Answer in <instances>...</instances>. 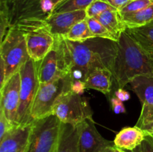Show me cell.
<instances>
[{
    "instance_id": "1",
    "label": "cell",
    "mask_w": 153,
    "mask_h": 152,
    "mask_svg": "<svg viewBox=\"0 0 153 152\" xmlns=\"http://www.w3.org/2000/svg\"><path fill=\"white\" fill-rule=\"evenodd\" d=\"M64 72L72 80L85 82L91 73L98 69L113 70L117 52V43L94 37L82 42L56 38Z\"/></svg>"
},
{
    "instance_id": "2",
    "label": "cell",
    "mask_w": 153,
    "mask_h": 152,
    "mask_svg": "<svg viewBox=\"0 0 153 152\" xmlns=\"http://www.w3.org/2000/svg\"><path fill=\"white\" fill-rule=\"evenodd\" d=\"M112 72L118 89H123L138 76H153V57L124 31L118 40Z\"/></svg>"
},
{
    "instance_id": "3",
    "label": "cell",
    "mask_w": 153,
    "mask_h": 152,
    "mask_svg": "<svg viewBox=\"0 0 153 152\" xmlns=\"http://www.w3.org/2000/svg\"><path fill=\"white\" fill-rule=\"evenodd\" d=\"M0 58L5 69V82L30 59L22 31L11 27L1 41Z\"/></svg>"
},
{
    "instance_id": "4",
    "label": "cell",
    "mask_w": 153,
    "mask_h": 152,
    "mask_svg": "<svg viewBox=\"0 0 153 152\" xmlns=\"http://www.w3.org/2000/svg\"><path fill=\"white\" fill-rule=\"evenodd\" d=\"M70 75L49 83H40L30 114L31 123L52 115V108L58 97L71 89Z\"/></svg>"
},
{
    "instance_id": "5",
    "label": "cell",
    "mask_w": 153,
    "mask_h": 152,
    "mask_svg": "<svg viewBox=\"0 0 153 152\" xmlns=\"http://www.w3.org/2000/svg\"><path fill=\"white\" fill-rule=\"evenodd\" d=\"M55 115L62 123L79 125L86 119H93V111L88 101L72 89L63 92L52 108Z\"/></svg>"
},
{
    "instance_id": "6",
    "label": "cell",
    "mask_w": 153,
    "mask_h": 152,
    "mask_svg": "<svg viewBox=\"0 0 153 152\" xmlns=\"http://www.w3.org/2000/svg\"><path fill=\"white\" fill-rule=\"evenodd\" d=\"M45 4L46 0H0V13L7 16L10 27L45 21Z\"/></svg>"
},
{
    "instance_id": "7",
    "label": "cell",
    "mask_w": 153,
    "mask_h": 152,
    "mask_svg": "<svg viewBox=\"0 0 153 152\" xmlns=\"http://www.w3.org/2000/svg\"><path fill=\"white\" fill-rule=\"evenodd\" d=\"M61 125V121L55 115L32 122L26 152H55Z\"/></svg>"
},
{
    "instance_id": "8",
    "label": "cell",
    "mask_w": 153,
    "mask_h": 152,
    "mask_svg": "<svg viewBox=\"0 0 153 152\" xmlns=\"http://www.w3.org/2000/svg\"><path fill=\"white\" fill-rule=\"evenodd\" d=\"M16 27L23 33L28 55L34 62L41 61L53 48L56 38L45 21L20 24Z\"/></svg>"
},
{
    "instance_id": "9",
    "label": "cell",
    "mask_w": 153,
    "mask_h": 152,
    "mask_svg": "<svg viewBox=\"0 0 153 152\" xmlns=\"http://www.w3.org/2000/svg\"><path fill=\"white\" fill-rule=\"evenodd\" d=\"M20 92L17 113L19 125H31L30 114L39 86L36 63L30 58L19 69Z\"/></svg>"
},
{
    "instance_id": "10",
    "label": "cell",
    "mask_w": 153,
    "mask_h": 152,
    "mask_svg": "<svg viewBox=\"0 0 153 152\" xmlns=\"http://www.w3.org/2000/svg\"><path fill=\"white\" fill-rule=\"evenodd\" d=\"M79 147V152H113L116 148L114 141L106 139L99 133L93 119L82 122Z\"/></svg>"
},
{
    "instance_id": "11",
    "label": "cell",
    "mask_w": 153,
    "mask_h": 152,
    "mask_svg": "<svg viewBox=\"0 0 153 152\" xmlns=\"http://www.w3.org/2000/svg\"><path fill=\"white\" fill-rule=\"evenodd\" d=\"M1 99L0 110L13 125L17 124V113L19 105L20 74L16 72L10 77L2 87L0 88Z\"/></svg>"
},
{
    "instance_id": "12",
    "label": "cell",
    "mask_w": 153,
    "mask_h": 152,
    "mask_svg": "<svg viewBox=\"0 0 153 152\" xmlns=\"http://www.w3.org/2000/svg\"><path fill=\"white\" fill-rule=\"evenodd\" d=\"M129 84L141 103V113L136 124L141 128L153 117V76H138Z\"/></svg>"
},
{
    "instance_id": "13",
    "label": "cell",
    "mask_w": 153,
    "mask_h": 152,
    "mask_svg": "<svg viewBox=\"0 0 153 152\" xmlns=\"http://www.w3.org/2000/svg\"><path fill=\"white\" fill-rule=\"evenodd\" d=\"M35 63L39 83H49L69 75L63 70L57 40L53 48L46 56Z\"/></svg>"
},
{
    "instance_id": "14",
    "label": "cell",
    "mask_w": 153,
    "mask_h": 152,
    "mask_svg": "<svg viewBox=\"0 0 153 152\" xmlns=\"http://www.w3.org/2000/svg\"><path fill=\"white\" fill-rule=\"evenodd\" d=\"M87 17L86 10H76L53 13L45 20V22L55 38H60L65 37L75 24Z\"/></svg>"
},
{
    "instance_id": "15",
    "label": "cell",
    "mask_w": 153,
    "mask_h": 152,
    "mask_svg": "<svg viewBox=\"0 0 153 152\" xmlns=\"http://www.w3.org/2000/svg\"><path fill=\"white\" fill-rule=\"evenodd\" d=\"M31 124L13 127L0 139V152H25L29 142Z\"/></svg>"
},
{
    "instance_id": "16",
    "label": "cell",
    "mask_w": 153,
    "mask_h": 152,
    "mask_svg": "<svg viewBox=\"0 0 153 152\" xmlns=\"http://www.w3.org/2000/svg\"><path fill=\"white\" fill-rule=\"evenodd\" d=\"M82 124L73 125L61 122L59 139L55 152H79Z\"/></svg>"
},
{
    "instance_id": "17",
    "label": "cell",
    "mask_w": 153,
    "mask_h": 152,
    "mask_svg": "<svg viewBox=\"0 0 153 152\" xmlns=\"http://www.w3.org/2000/svg\"><path fill=\"white\" fill-rule=\"evenodd\" d=\"M147 134L137 126L126 127L118 133L114 142L115 147L123 151H132L140 145Z\"/></svg>"
},
{
    "instance_id": "18",
    "label": "cell",
    "mask_w": 153,
    "mask_h": 152,
    "mask_svg": "<svg viewBox=\"0 0 153 152\" xmlns=\"http://www.w3.org/2000/svg\"><path fill=\"white\" fill-rule=\"evenodd\" d=\"M113 72L108 69H98L88 75L85 81L88 89L100 91L105 95L110 93L112 86Z\"/></svg>"
},
{
    "instance_id": "19",
    "label": "cell",
    "mask_w": 153,
    "mask_h": 152,
    "mask_svg": "<svg viewBox=\"0 0 153 152\" xmlns=\"http://www.w3.org/2000/svg\"><path fill=\"white\" fill-rule=\"evenodd\" d=\"M126 31L153 57V20L142 26L127 28Z\"/></svg>"
},
{
    "instance_id": "20",
    "label": "cell",
    "mask_w": 153,
    "mask_h": 152,
    "mask_svg": "<svg viewBox=\"0 0 153 152\" xmlns=\"http://www.w3.org/2000/svg\"><path fill=\"white\" fill-rule=\"evenodd\" d=\"M94 18L100 21L110 32L116 36L118 39L120 37L121 34L127 29L118 10H106Z\"/></svg>"
},
{
    "instance_id": "21",
    "label": "cell",
    "mask_w": 153,
    "mask_h": 152,
    "mask_svg": "<svg viewBox=\"0 0 153 152\" xmlns=\"http://www.w3.org/2000/svg\"><path fill=\"white\" fill-rule=\"evenodd\" d=\"M120 15L127 28L142 26L153 20V3L146 8L135 13Z\"/></svg>"
},
{
    "instance_id": "22",
    "label": "cell",
    "mask_w": 153,
    "mask_h": 152,
    "mask_svg": "<svg viewBox=\"0 0 153 152\" xmlns=\"http://www.w3.org/2000/svg\"><path fill=\"white\" fill-rule=\"evenodd\" d=\"M94 37L85 19L75 24L63 38L73 42H82Z\"/></svg>"
},
{
    "instance_id": "23",
    "label": "cell",
    "mask_w": 153,
    "mask_h": 152,
    "mask_svg": "<svg viewBox=\"0 0 153 152\" xmlns=\"http://www.w3.org/2000/svg\"><path fill=\"white\" fill-rule=\"evenodd\" d=\"M94 1V0H64L54 8L52 14L76 10H86Z\"/></svg>"
},
{
    "instance_id": "24",
    "label": "cell",
    "mask_w": 153,
    "mask_h": 152,
    "mask_svg": "<svg viewBox=\"0 0 153 152\" xmlns=\"http://www.w3.org/2000/svg\"><path fill=\"white\" fill-rule=\"evenodd\" d=\"M86 21L91 33L95 37L108 39L117 43L119 39L108 31L100 21L94 17H87Z\"/></svg>"
},
{
    "instance_id": "25",
    "label": "cell",
    "mask_w": 153,
    "mask_h": 152,
    "mask_svg": "<svg viewBox=\"0 0 153 152\" xmlns=\"http://www.w3.org/2000/svg\"><path fill=\"white\" fill-rule=\"evenodd\" d=\"M108 10H117V9L103 0H94L87 8V16L88 17H96L103 12Z\"/></svg>"
},
{
    "instance_id": "26",
    "label": "cell",
    "mask_w": 153,
    "mask_h": 152,
    "mask_svg": "<svg viewBox=\"0 0 153 152\" xmlns=\"http://www.w3.org/2000/svg\"><path fill=\"white\" fill-rule=\"evenodd\" d=\"M153 3V0H131L119 10L120 14L132 13L146 8Z\"/></svg>"
},
{
    "instance_id": "27",
    "label": "cell",
    "mask_w": 153,
    "mask_h": 152,
    "mask_svg": "<svg viewBox=\"0 0 153 152\" xmlns=\"http://www.w3.org/2000/svg\"><path fill=\"white\" fill-rule=\"evenodd\" d=\"M125 152H153V136L146 135L141 144L132 151H124Z\"/></svg>"
},
{
    "instance_id": "28",
    "label": "cell",
    "mask_w": 153,
    "mask_h": 152,
    "mask_svg": "<svg viewBox=\"0 0 153 152\" xmlns=\"http://www.w3.org/2000/svg\"><path fill=\"white\" fill-rule=\"evenodd\" d=\"M15 126L16 125H12L7 120L4 113L0 110V139H1Z\"/></svg>"
},
{
    "instance_id": "29",
    "label": "cell",
    "mask_w": 153,
    "mask_h": 152,
    "mask_svg": "<svg viewBox=\"0 0 153 152\" xmlns=\"http://www.w3.org/2000/svg\"><path fill=\"white\" fill-rule=\"evenodd\" d=\"M111 104L112 110H113V111L116 114L124 113L126 111L123 101H120L118 98H117L116 96L111 98Z\"/></svg>"
},
{
    "instance_id": "30",
    "label": "cell",
    "mask_w": 153,
    "mask_h": 152,
    "mask_svg": "<svg viewBox=\"0 0 153 152\" xmlns=\"http://www.w3.org/2000/svg\"><path fill=\"white\" fill-rule=\"evenodd\" d=\"M71 89L72 91L76 92V94L82 95L85 92V89H86L85 82L79 80H72Z\"/></svg>"
},
{
    "instance_id": "31",
    "label": "cell",
    "mask_w": 153,
    "mask_h": 152,
    "mask_svg": "<svg viewBox=\"0 0 153 152\" xmlns=\"http://www.w3.org/2000/svg\"><path fill=\"white\" fill-rule=\"evenodd\" d=\"M64 0H46L45 4V12L47 15V18L51 16L53 12L54 8L59 4L60 2L63 1Z\"/></svg>"
},
{
    "instance_id": "32",
    "label": "cell",
    "mask_w": 153,
    "mask_h": 152,
    "mask_svg": "<svg viewBox=\"0 0 153 152\" xmlns=\"http://www.w3.org/2000/svg\"><path fill=\"white\" fill-rule=\"evenodd\" d=\"M108 3L109 4L116 8L117 10H120L122 9L125 5H126L131 0H103Z\"/></svg>"
},
{
    "instance_id": "33",
    "label": "cell",
    "mask_w": 153,
    "mask_h": 152,
    "mask_svg": "<svg viewBox=\"0 0 153 152\" xmlns=\"http://www.w3.org/2000/svg\"><path fill=\"white\" fill-rule=\"evenodd\" d=\"M115 96L119 98L120 101H128L130 98V95L127 91L124 90L123 89H118L115 92Z\"/></svg>"
},
{
    "instance_id": "34",
    "label": "cell",
    "mask_w": 153,
    "mask_h": 152,
    "mask_svg": "<svg viewBox=\"0 0 153 152\" xmlns=\"http://www.w3.org/2000/svg\"><path fill=\"white\" fill-rule=\"evenodd\" d=\"M140 128H141L147 135H153V117L146 124V125L142 126Z\"/></svg>"
},
{
    "instance_id": "35",
    "label": "cell",
    "mask_w": 153,
    "mask_h": 152,
    "mask_svg": "<svg viewBox=\"0 0 153 152\" xmlns=\"http://www.w3.org/2000/svg\"><path fill=\"white\" fill-rule=\"evenodd\" d=\"M113 152H125V151H123V150H121V149L117 148H115V149L114 150Z\"/></svg>"
},
{
    "instance_id": "36",
    "label": "cell",
    "mask_w": 153,
    "mask_h": 152,
    "mask_svg": "<svg viewBox=\"0 0 153 152\" xmlns=\"http://www.w3.org/2000/svg\"><path fill=\"white\" fill-rule=\"evenodd\" d=\"M25 152H26V151H25Z\"/></svg>"
},
{
    "instance_id": "37",
    "label": "cell",
    "mask_w": 153,
    "mask_h": 152,
    "mask_svg": "<svg viewBox=\"0 0 153 152\" xmlns=\"http://www.w3.org/2000/svg\"><path fill=\"white\" fill-rule=\"evenodd\" d=\"M152 136H153V135H152Z\"/></svg>"
}]
</instances>
